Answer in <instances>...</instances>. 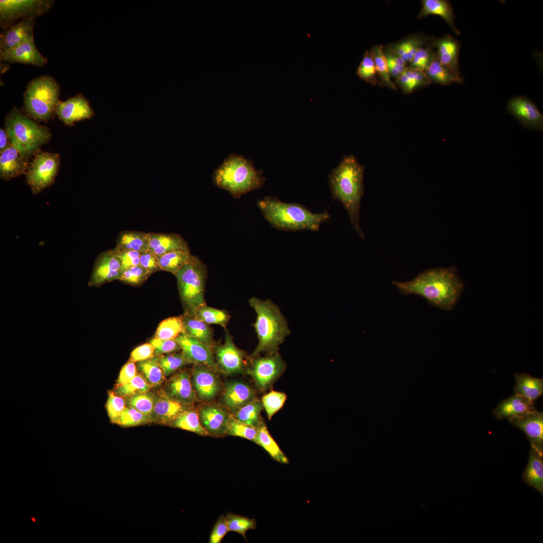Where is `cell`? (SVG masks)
I'll list each match as a JSON object with an SVG mask.
<instances>
[{
    "instance_id": "1",
    "label": "cell",
    "mask_w": 543,
    "mask_h": 543,
    "mask_svg": "<svg viewBox=\"0 0 543 543\" xmlns=\"http://www.w3.org/2000/svg\"><path fill=\"white\" fill-rule=\"evenodd\" d=\"M392 283L402 294L420 296L431 305L446 311L454 309L464 290L454 267L427 269L411 281Z\"/></svg>"
},
{
    "instance_id": "2",
    "label": "cell",
    "mask_w": 543,
    "mask_h": 543,
    "mask_svg": "<svg viewBox=\"0 0 543 543\" xmlns=\"http://www.w3.org/2000/svg\"><path fill=\"white\" fill-rule=\"evenodd\" d=\"M365 168L353 155L344 156L328 176L333 200L340 202L347 211L352 226L362 239L359 226L360 202L364 194Z\"/></svg>"
},
{
    "instance_id": "3",
    "label": "cell",
    "mask_w": 543,
    "mask_h": 543,
    "mask_svg": "<svg viewBox=\"0 0 543 543\" xmlns=\"http://www.w3.org/2000/svg\"><path fill=\"white\" fill-rule=\"evenodd\" d=\"M257 204L270 224L284 231H317L321 225L330 218L327 210L315 213L303 205L283 202L274 196L265 197L258 201Z\"/></svg>"
},
{
    "instance_id": "4",
    "label": "cell",
    "mask_w": 543,
    "mask_h": 543,
    "mask_svg": "<svg viewBox=\"0 0 543 543\" xmlns=\"http://www.w3.org/2000/svg\"><path fill=\"white\" fill-rule=\"evenodd\" d=\"M250 306L256 314L253 326L258 339V344L251 354V358L259 355L278 352V348L291 334L287 321L279 307L271 300H262L255 297L249 300Z\"/></svg>"
},
{
    "instance_id": "5",
    "label": "cell",
    "mask_w": 543,
    "mask_h": 543,
    "mask_svg": "<svg viewBox=\"0 0 543 543\" xmlns=\"http://www.w3.org/2000/svg\"><path fill=\"white\" fill-rule=\"evenodd\" d=\"M265 180L262 171L256 169L251 160L235 153H231L213 173L214 184L236 199L261 188Z\"/></svg>"
},
{
    "instance_id": "6",
    "label": "cell",
    "mask_w": 543,
    "mask_h": 543,
    "mask_svg": "<svg viewBox=\"0 0 543 543\" xmlns=\"http://www.w3.org/2000/svg\"><path fill=\"white\" fill-rule=\"evenodd\" d=\"M9 140L23 156L28 158L51 137L48 129L41 126L14 107L6 118Z\"/></svg>"
},
{
    "instance_id": "7",
    "label": "cell",
    "mask_w": 543,
    "mask_h": 543,
    "mask_svg": "<svg viewBox=\"0 0 543 543\" xmlns=\"http://www.w3.org/2000/svg\"><path fill=\"white\" fill-rule=\"evenodd\" d=\"M175 276L185 313L194 316L199 308L206 305L207 267L199 258L193 255Z\"/></svg>"
},
{
    "instance_id": "8",
    "label": "cell",
    "mask_w": 543,
    "mask_h": 543,
    "mask_svg": "<svg viewBox=\"0 0 543 543\" xmlns=\"http://www.w3.org/2000/svg\"><path fill=\"white\" fill-rule=\"evenodd\" d=\"M59 93V85L52 76L42 75L32 79L24 93L27 112L38 121L49 120L60 102Z\"/></svg>"
},
{
    "instance_id": "9",
    "label": "cell",
    "mask_w": 543,
    "mask_h": 543,
    "mask_svg": "<svg viewBox=\"0 0 543 543\" xmlns=\"http://www.w3.org/2000/svg\"><path fill=\"white\" fill-rule=\"evenodd\" d=\"M54 2L52 0H1V28L4 30L22 19H35L50 10Z\"/></svg>"
},
{
    "instance_id": "10",
    "label": "cell",
    "mask_w": 543,
    "mask_h": 543,
    "mask_svg": "<svg viewBox=\"0 0 543 543\" xmlns=\"http://www.w3.org/2000/svg\"><path fill=\"white\" fill-rule=\"evenodd\" d=\"M58 153L39 152L29 166L26 182L34 194H37L53 184L59 168Z\"/></svg>"
},
{
    "instance_id": "11",
    "label": "cell",
    "mask_w": 543,
    "mask_h": 543,
    "mask_svg": "<svg viewBox=\"0 0 543 543\" xmlns=\"http://www.w3.org/2000/svg\"><path fill=\"white\" fill-rule=\"evenodd\" d=\"M246 372L260 390L269 389L285 371L286 364L278 352L251 358Z\"/></svg>"
},
{
    "instance_id": "12",
    "label": "cell",
    "mask_w": 543,
    "mask_h": 543,
    "mask_svg": "<svg viewBox=\"0 0 543 543\" xmlns=\"http://www.w3.org/2000/svg\"><path fill=\"white\" fill-rule=\"evenodd\" d=\"M213 350L218 371L230 375L241 374L246 370L245 352L236 347L227 329H225L224 343L216 344Z\"/></svg>"
},
{
    "instance_id": "13",
    "label": "cell",
    "mask_w": 543,
    "mask_h": 543,
    "mask_svg": "<svg viewBox=\"0 0 543 543\" xmlns=\"http://www.w3.org/2000/svg\"><path fill=\"white\" fill-rule=\"evenodd\" d=\"M191 381L198 399L203 402L212 401L222 390L216 372L205 365H194Z\"/></svg>"
},
{
    "instance_id": "14",
    "label": "cell",
    "mask_w": 543,
    "mask_h": 543,
    "mask_svg": "<svg viewBox=\"0 0 543 543\" xmlns=\"http://www.w3.org/2000/svg\"><path fill=\"white\" fill-rule=\"evenodd\" d=\"M507 112L524 127L532 130H543V115L535 104L525 96H515L509 100Z\"/></svg>"
},
{
    "instance_id": "15",
    "label": "cell",
    "mask_w": 543,
    "mask_h": 543,
    "mask_svg": "<svg viewBox=\"0 0 543 543\" xmlns=\"http://www.w3.org/2000/svg\"><path fill=\"white\" fill-rule=\"evenodd\" d=\"M175 339L179 344L182 353L189 364L205 365L216 372L218 371L213 348L185 332L180 333Z\"/></svg>"
},
{
    "instance_id": "16",
    "label": "cell",
    "mask_w": 543,
    "mask_h": 543,
    "mask_svg": "<svg viewBox=\"0 0 543 543\" xmlns=\"http://www.w3.org/2000/svg\"><path fill=\"white\" fill-rule=\"evenodd\" d=\"M122 272L120 260L109 250L101 253L96 258L88 285L99 287L104 284L119 280Z\"/></svg>"
},
{
    "instance_id": "17",
    "label": "cell",
    "mask_w": 543,
    "mask_h": 543,
    "mask_svg": "<svg viewBox=\"0 0 543 543\" xmlns=\"http://www.w3.org/2000/svg\"><path fill=\"white\" fill-rule=\"evenodd\" d=\"M508 421L526 434L531 447L543 454V412L536 410L519 417L509 418Z\"/></svg>"
},
{
    "instance_id": "18",
    "label": "cell",
    "mask_w": 543,
    "mask_h": 543,
    "mask_svg": "<svg viewBox=\"0 0 543 543\" xmlns=\"http://www.w3.org/2000/svg\"><path fill=\"white\" fill-rule=\"evenodd\" d=\"M198 412L200 422L209 435H226L231 415L224 408L216 404H208L201 406Z\"/></svg>"
},
{
    "instance_id": "19",
    "label": "cell",
    "mask_w": 543,
    "mask_h": 543,
    "mask_svg": "<svg viewBox=\"0 0 543 543\" xmlns=\"http://www.w3.org/2000/svg\"><path fill=\"white\" fill-rule=\"evenodd\" d=\"M55 113L65 124L72 125L80 120L88 119L94 112L88 101L82 94H78L64 102H59Z\"/></svg>"
},
{
    "instance_id": "20",
    "label": "cell",
    "mask_w": 543,
    "mask_h": 543,
    "mask_svg": "<svg viewBox=\"0 0 543 543\" xmlns=\"http://www.w3.org/2000/svg\"><path fill=\"white\" fill-rule=\"evenodd\" d=\"M165 393L182 405L189 407L198 401L193 387L191 376L186 371H180L170 378L166 384Z\"/></svg>"
},
{
    "instance_id": "21",
    "label": "cell",
    "mask_w": 543,
    "mask_h": 543,
    "mask_svg": "<svg viewBox=\"0 0 543 543\" xmlns=\"http://www.w3.org/2000/svg\"><path fill=\"white\" fill-rule=\"evenodd\" d=\"M0 59L10 63H21L42 67L48 62L37 49L34 40L21 44L12 49L0 51Z\"/></svg>"
},
{
    "instance_id": "22",
    "label": "cell",
    "mask_w": 543,
    "mask_h": 543,
    "mask_svg": "<svg viewBox=\"0 0 543 543\" xmlns=\"http://www.w3.org/2000/svg\"><path fill=\"white\" fill-rule=\"evenodd\" d=\"M35 20L27 18L3 30L0 35V51L12 49L21 44L34 40Z\"/></svg>"
},
{
    "instance_id": "23",
    "label": "cell",
    "mask_w": 543,
    "mask_h": 543,
    "mask_svg": "<svg viewBox=\"0 0 543 543\" xmlns=\"http://www.w3.org/2000/svg\"><path fill=\"white\" fill-rule=\"evenodd\" d=\"M255 399V394L248 384L241 381L227 383L222 394L223 405L234 413L240 408Z\"/></svg>"
},
{
    "instance_id": "24",
    "label": "cell",
    "mask_w": 543,
    "mask_h": 543,
    "mask_svg": "<svg viewBox=\"0 0 543 543\" xmlns=\"http://www.w3.org/2000/svg\"><path fill=\"white\" fill-rule=\"evenodd\" d=\"M29 165L17 149L12 144L1 152L0 177L9 180L26 174Z\"/></svg>"
},
{
    "instance_id": "25",
    "label": "cell",
    "mask_w": 543,
    "mask_h": 543,
    "mask_svg": "<svg viewBox=\"0 0 543 543\" xmlns=\"http://www.w3.org/2000/svg\"><path fill=\"white\" fill-rule=\"evenodd\" d=\"M186 407L168 396L164 391L154 394L152 417L154 421L170 424Z\"/></svg>"
},
{
    "instance_id": "26",
    "label": "cell",
    "mask_w": 543,
    "mask_h": 543,
    "mask_svg": "<svg viewBox=\"0 0 543 543\" xmlns=\"http://www.w3.org/2000/svg\"><path fill=\"white\" fill-rule=\"evenodd\" d=\"M432 44L436 49L438 61L459 72L460 42L451 35L447 34L441 38H433Z\"/></svg>"
},
{
    "instance_id": "27",
    "label": "cell",
    "mask_w": 543,
    "mask_h": 543,
    "mask_svg": "<svg viewBox=\"0 0 543 543\" xmlns=\"http://www.w3.org/2000/svg\"><path fill=\"white\" fill-rule=\"evenodd\" d=\"M535 410L533 402L515 394L502 401L493 410V413L497 419L502 420L521 417Z\"/></svg>"
},
{
    "instance_id": "28",
    "label": "cell",
    "mask_w": 543,
    "mask_h": 543,
    "mask_svg": "<svg viewBox=\"0 0 543 543\" xmlns=\"http://www.w3.org/2000/svg\"><path fill=\"white\" fill-rule=\"evenodd\" d=\"M433 38L423 34H410L401 39L387 45L393 52L399 55L408 64L416 52L421 47L430 43Z\"/></svg>"
},
{
    "instance_id": "29",
    "label": "cell",
    "mask_w": 543,
    "mask_h": 543,
    "mask_svg": "<svg viewBox=\"0 0 543 543\" xmlns=\"http://www.w3.org/2000/svg\"><path fill=\"white\" fill-rule=\"evenodd\" d=\"M148 249L157 255L175 250H190L188 242L176 233L150 232Z\"/></svg>"
},
{
    "instance_id": "30",
    "label": "cell",
    "mask_w": 543,
    "mask_h": 543,
    "mask_svg": "<svg viewBox=\"0 0 543 543\" xmlns=\"http://www.w3.org/2000/svg\"><path fill=\"white\" fill-rule=\"evenodd\" d=\"M422 8L418 15L419 19L428 15H436L441 17L457 35L461 31L455 24V15L450 3L446 0H422Z\"/></svg>"
},
{
    "instance_id": "31",
    "label": "cell",
    "mask_w": 543,
    "mask_h": 543,
    "mask_svg": "<svg viewBox=\"0 0 543 543\" xmlns=\"http://www.w3.org/2000/svg\"><path fill=\"white\" fill-rule=\"evenodd\" d=\"M543 454L531 447L527 466L523 474V480L528 486L543 493Z\"/></svg>"
},
{
    "instance_id": "32",
    "label": "cell",
    "mask_w": 543,
    "mask_h": 543,
    "mask_svg": "<svg viewBox=\"0 0 543 543\" xmlns=\"http://www.w3.org/2000/svg\"><path fill=\"white\" fill-rule=\"evenodd\" d=\"M182 317L186 333L212 348L216 345L213 329L209 324L187 313Z\"/></svg>"
},
{
    "instance_id": "33",
    "label": "cell",
    "mask_w": 543,
    "mask_h": 543,
    "mask_svg": "<svg viewBox=\"0 0 543 543\" xmlns=\"http://www.w3.org/2000/svg\"><path fill=\"white\" fill-rule=\"evenodd\" d=\"M514 375L515 394L522 396L532 402L542 395V379L535 378L525 373H516Z\"/></svg>"
},
{
    "instance_id": "34",
    "label": "cell",
    "mask_w": 543,
    "mask_h": 543,
    "mask_svg": "<svg viewBox=\"0 0 543 543\" xmlns=\"http://www.w3.org/2000/svg\"><path fill=\"white\" fill-rule=\"evenodd\" d=\"M394 83L403 93L410 94L420 87L428 86L431 82L424 71L408 66Z\"/></svg>"
},
{
    "instance_id": "35",
    "label": "cell",
    "mask_w": 543,
    "mask_h": 543,
    "mask_svg": "<svg viewBox=\"0 0 543 543\" xmlns=\"http://www.w3.org/2000/svg\"><path fill=\"white\" fill-rule=\"evenodd\" d=\"M425 72L431 82L443 85H450L452 83H462L463 78L459 72L441 64L436 57L432 61Z\"/></svg>"
},
{
    "instance_id": "36",
    "label": "cell",
    "mask_w": 543,
    "mask_h": 543,
    "mask_svg": "<svg viewBox=\"0 0 543 543\" xmlns=\"http://www.w3.org/2000/svg\"><path fill=\"white\" fill-rule=\"evenodd\" d=\"M149 238V233L124 231L118 235L116 246L142 252L148 249Z\"/></svg>"
},
{
    "instance_id": "37",
    "label": "cell",
    "mask_w": 543,
    "mask_h": 543,
    "mask_svg": "<svg viewBox=\"0 0 543 543\" xmlns=\"http://www.w3.org/2000/svg\"><path fill=\"white\" fill-rule=\"evenodd\" d=\"M190 250H175L157 255L161 270L175 274L192 258Z\"/></svg>"
},
{
    "instance_id": "38",
    "label": "cell",
    "mask_w": 543,
    "mask_h": 543,
    "mask_svg": "<svg viewBox=\"0 0 543 543\" xmlns=\"http://www.w3.org/2000/svg\"><path fill=\"white\" fill-rule=\"evenodd\" d=\"M173 427L194 432L202 436L209 435L202 425L198 411L186 408L170 423Z\"/></svg>"
},
{
    "instance_id": "39",
    "label": "cell",
    "mask_w": 543,
    "mask_h": 543,
    "mask_svg": "<svg viewBox=\"0 0 543 543\" xmlns=\"http://www.w3.org/2000/svg\"><path fill=\"white\" fill-rule=\"evenodd\" d=\"M383 47L381 44L376 45L372 47L370 50L378 75V83L380 86L397 90V87L390 77Z\"/></svg>"
},
{
    "instance_id": "40",
    "label": "cell",
    "mask_w": 543,
    "mask_h": 543,
    "mask_svg": "<svg viewBox=\"0 0 543 543\" xmlns=\"http://www.w3.org/2000/svg\"><path fill=\"white\" fill-rule=\"evenodd\" d=\"M254 442L264 448L275 461L282 464L288 463V459L273 438L263 423L258 428Z\"/></svg>"
},
{
    "instance_id": "41",
    "label": "cell",
    "mask_w": 543,
    "mask_h": 543,
    "mask_svg": "<svg viewBox=\"0 0 543 543\" xmlns=\"http://www.w3.org/2000/svg\"><path fill=\"white\" fill-rule=\"evenodd\" d=\"M137 368L140 374L151 387L157 386L164 381L165 376L163 371L155 356L138 362Z\"/></svg>"
},
{
    "instance_id": "42",
    "label": "cell",
    "mask_w": 543,
    "mask_h": 543,
    "mask_svg": "<svg viewBox=\"0 0 543 543\" xmlns=\"http://www.w3.org/2000/svg\"><path fill=\"white\" fill-rule=\"evenodd\" d=\"M262 407V403L255 399L235 412L233 417L242 423L258 428L263 423L260 419Z\"/></svg>"
},
{
    "instance_id": "43",
    "label": "cell",
    "mask_w": 543,
    "mask_h": 543,
    "mask_svg": "<svg viewBox=\"0 0 543 543\" xmlns=\"http://www.w3.org/2000/svg\"><path fill=\"white\" fill-rule=\"evenodd\" d=\"M184 332L185 327L182 316L171 317L159 323L154 337L163 340L174 339Z\"/></svg>"
},
{
    "instance_id": "44",
    "label": "cell",
    "mask_w": 543,
    "mask_h": 543,
    "mask_svg": "<svg viewBox=\"0 0 543 543\" xmlns=\"http://www.w3.org/2000/svg\"><path fill=\"white\" fill-rule=\"evenodd\" d=\"M194 316L208 324H218L224 328L230 318L226 311L210 307L207 305L199 308Z\"/></svg>"
},
{
    "instance_id": "45",
    "label": "cell",
    "mask_w": 543,
    "mask_h": 543,
    "mask_svg": "<svg viewBox=\"0 0 543 543\" xmlns=\"http://www.w3.org/2000/svg\"><path fill=\"white\" fill-rule=\"evenodd\" d=\"M432 41L430 43L421 47L416 52L408 64V67L425 71L436 57V51H434Z\"/></svg>"
},
{
    "instance_id": "46",
    "label": "cell",
    "mask_w": 543,
    "mask_h": 543,
    "mask_svg": "<svg viewBox=\"0 0 543 543\" xmlns=\"http://www.w3.org/2000/svg\"><path fill=\"white\" fill-rule=\"evenodd\" d=\"M357 75L361 79L373 85L378 82V75L374 61L370 51H366L363 59L356 70Z\"/></svg>"
},
{
    "instance_id": "47",
    "label": "cell",
    "mask_w": 543,
    "mask_h": 543,
    "mask_svg": "<svg viewBox=\"0 0 543 543\" xmlns=\"http://www.w3.org/2000/svg\"><path fill=\"white\" fill-rule=\"evenodd\" d=\"M150 388L144 378L137 374L126 384L116 386L114 392L119 396L127 398L139 393L148 392Z\"/></svg>"
},
{
    "instance_id": "48",
    "label": "cell",
    "mask_w": 543,
    "mask_h": 543,
    "mask_svg": "<svg viewBox=\"0 0 543 543\" xmlns=\"http://www.w3.org/2000/svg\"><path fill=\"white\" fill-rule=\"evenodd\" d=\"M226 521L229 531H234L241 535L246 540V533L250 529L256 528V522L253 518L232 513L225 516Z\"/></svg>"
},
{
    "instance_id": "49",
    "label": "cell",
    "mask_w": 543,
    "mask_h": 543,
    "mask_svg": "<svg viewBox=\"0 0 543 543\" xmlns=\"http://www.w3.org/2000/svg\"><path fill=\"white\" fill-rule=\"evenodd\" d=\"M154 422L153 418L135 408L126 406L123 411L117 424L124 427H131Z\"/></svg>"
},
{
    "instance_id": "50",
    "label": "cell",
    "mask_w": 543,
    "mask_h": 543,
    "mask_svg": "<svg viewBox=\"0 0 543 543\" xmlns=\"http://www.w3.org/2000/svg\"><path fill=\"white\" fill-rule=\"evenodd\" d=\"M155 356L163 370L165 377L169 376L189 364L182 353Z\"/></svg>"
},
{
    "instance_id": "51",
    "label": "cell",
    "mask_w": 543,
    "mask_h": 543,
    "mask_svg": "<svg viewBox=\"0 0 543 543\" xmlns=\"http://www.w3.org/2000/svg\"><path fill=\"white\" fill-rule=\"evenodd\" d=\"M258 428L242 423L231 416L226 435L238 436L254 442Z\"/></svg>"
},
{
    "instance_id": "52",
    "label": "cell",
    "mask_w": 543,
    "mask_h": 543,
    "mask_svg": "<svg viewBox=\"0 0 543 543\" xmlns=\"http://www.w3.org/2000/svg\"><path fill=\"white\" fill-rule=\"evenodd\" d=\"M126 404L152 417L154 406V394L146 392L127 398Z\"/></svg>"
},
{
    "instance_id": "53",
    "label": "cell",
    "mask_w": 543,
    "mask_h": 543,
    "mask_svg": "<svg viewBox=\"0 0 543 543\" xmlns=\"http://www.w3.org/2000/svg\"><path fill=\"white\" fill-rule=\"evenodd\" d=\"M286 399L285 393L275 391H272L262 397L261 403L269 420L282 408Z\"/></svg>"
},
{
    "instance_id": "54",
    "label": "cell",
    "mask_w": 543,
    "mask_h": 543,
    "mask_svg": "<svg viewBox=\"0 0 543 543\" xmlns=\"http://www.w3.org/2000/svg\"><path fill=\"white\" fill-rule=\"evenodd\" d=\"M151 275L148 270L139 264L123 269L119 280L136 286L144 283Z\"/></svg>"
},
{
    "instance_id": "55",
    "label": "cell",
    "mask_w": 543,
    "mask_h": 543,
    "mask_svg": "<svg viewBox=\"0 0 543 543\" xmlns=\"http://www.w3.org/2000/svg\"><path fill=\"white\" fill-rule=\"evenodd\" d=\"M391 78L398 77L408 67L406 63L399 55L391 51L387 45L383 47Z\"/></svg>"
},
{
    "instance_id": "56",
    "label": "cell",
    "mask_w": 543,
    "mask_h": 543,
    "mask_svg": "<svg viewBox=\"0 0 543 543\" xmlns=\"http://www.w3.org/2000/svg\"><path fill=\"white\" fill-rule=\"evenodd\" d=\"M126 402L114 392L109 391L106 403V409L111 422L117 424L119 419L126 407Z\"/></svg>"
},
{
    "instance_id": "57",
    "label": "cell",
    "mask_w": 543,
    "mask_h": 543,
    "mask_svg": "<svg viewBox=\"0 0 543 543\" xmlns=\"http://www.w3.org/2000/svg\"><path fill=\"white\" fill-rule=\"evenodd\" d=\"M121 261L122 270L140 264V252L116 246L110 249Z\"/></svg>"
},
{
    "instance_id": "58",
    "label": "cell",
    "mask_w": 543,
    "mask_h": 543,
    "mask_svg": "<svg viewBox=\"0 0 543 543\" xmlns=\"http://www.w3.org/2000/svg\"><path fill=\"white\" fill-rule=\"evenodd\" d=\"M150 343L154 348V355H162L181 349L177 341L174 339L163 340L155 337L152 338Z\"/></svg>"
},
{
    "instance_id": "59",
    "label": "cell",
    "mask_w": 543,
    "mask_h": 543,
    "mask_svg": "<svg viewBox=\"0 0 543 543\" xmlns=\"http://www.w3.org/2000/svg\"><path fill=\"white\" fill-rule=\"evenodd\" d=\"M229 531L225 516L221 515L215 523L209 537L210 543H220Z\"/></svg>"
},
{
    "instance_id": "60",
    "label": "cell",
    "mask_w": 543,
    "mask_h": 543,
    "mask_svg": "<svg viewBox=\"0 0 543 543\" xmlns=\"http://www.w3.org/2000/svg\"><path fill=\"white\" fill-rule=\"evenodd\" d=\"M154 348L149 342L146 343L135 348L131 353L129 360L138 363L154 357Z\"/></svg>"
},
{
    "instance_id": "61",
    "label": "cell",
    "mask_w": 543,
    "mask_h": 543,
    "mask_svg": "<svg viewBox=\"0 0 543 543\" xmlns=\"http://www.w3.org/2000/svg\"><path fill=\"white\" fill-rule=\"evenodd\" d=\"M140 265L151 274L160 270L157 255L153 252L147 250L140 252Z\"/></svg>"
},
{
    "instance_id": "62",
    "label": "cell",
    "mask_w": 543,
    "mask_h": 543,
    "mask_svg": "<svg viewBox=\"0 0 543 543\" xmlns=\"http://www.w3.org/2000/svg\"><path fill=\"white\" fill-rule=\"evenodd\" d=\"M137 366L135 363L129 360L122 368L116 386L123 385L131 381L137 374Z\"/></svg>"
},
{
    "instance_id": "63",
    "label": "cell",
    "mask_w": 543,
    "mask_h": 543,
    "mask_svg": "<svg viewBox=\"0 0 543 543\" xmlns=\"http://www.w3.org/2000/svg\"><path fill=\"white\" fill-rule=\"evenodd\" d=\"M9 139L6 131L2 129L0 130V151L2 152L10 145L8 144Z\"/></svg>"
}]
</instances>
